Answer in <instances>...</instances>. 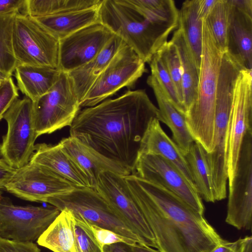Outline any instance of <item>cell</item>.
Instances as JSON below:
<instances>
[{
	"mask_svg": "<svg viewBox=\"0 0 252 252\" xmlns=\"http://www.w3.org/2000/svg\"><path fill=\"white\" fill-rule=\"evenodd\" d=\"M159 112L144 90H128L79 111L70 136L130 169L132 173L141 142L151 121Z\"/></svg>",
	"mask_w": 252,
	"mask_h": 252,
	"instance_id": "obj_1",
	"label": "cell"
},
{
	"mask_svg": "<svg viewBox=\"0 0 252 252\" xmlns=\"http://www.w3.org/2000/svg\"><path fill=\"white\" fill-rule=\"evenodd\" d=\"M125 179L159 252H210L224 241L203 214L174 193L134 175Z\"/></svg>",
	"mask_w": 252,
	"mask_h": 252,
	"instance_id": "obj_2",
	"label": "cell"
},
{
	"mask_svg": "<svg viewBox=\"0 0 252 252\" xmlns=\"http://www.w3.org/2000/svg\"><path fill=\"white\" fill-rule=\"evenodd\" d=\"M173 0H102L98 21L149 63L178 27Z\"/></svg>",
	"mask_w": 252,
	"mask_h": 252,
	"instance_id": "obj_3",
	"label": "cell"
},
{
	"mask_svg": "<svg viewBox=\"0 0 252 252\" xmlns=\"http://www.w3.org/2000/svg\"><path fill=\"white\" fill-rule=\"evenodd\" d=\"M222 52L203 20L202 50L196 100L185 116L194 141L208 153L214 148L215 98Z\"/></svg>",
	"mask_w": 252,
	"mask_h": 252,
	"instance_id": "obj_4",
	"label": "cell"
},
{
	"mask_svg": "<svg viewBox=\"0 0 252 252\" xmlns=\"http://www.w3.org/2000/svg\"><path fill=\"white\" fill-rule=\"evenodd\" d=\"M46 203L60 211L68 210L90 225L110 230L141 244L137 236L95 189L74 188L68 192L49 198Z\"/></svg>",
	"mask_w": 252,
	"mask_h": 252,
	"instance_id": "obj_5",
	"label": "cell"
},
{
	"mask_svg": "<svg viewBox=\"0 0 252 252\" xmlns=\"http://www.w3.org/2000/svg\"><path fill=\"white\" fill-rule=\"evenodd\" d=\"M7 130L0 145V155L11 167L27 164L34 151L38 137L35 131L33 101L27 96L16 99L3 116Z\"/></svg>",
	"mask_w": 252,
	"mask_h": 252,
	"instance_id": "obj_6",
	"label": "cell"
},
{
	"mask_svg": "<svg viewBox=\"0 0 252 252\" xmlns=\"http://www.w3.org/2000/svg\"><path fill=\"white\" fill-rule=\"evenodd\" d=\"M12 44L18 64L58 69L59 40L33 18L17 14Z\"/></svg>",
	"mask_w": 252,
	"mask_h": 252,
	"instance_id": "obj_7",
	"label": "cell"
},
{
	"mask_svg": "<svg viewBox=\"0 0 252 252\" xmlns=\"http://www.w3.org/2000/svg\"><path fill=\"white\" fill-rule=\"evenodd\" d=\"M146 70L145 63L124 42L86 94L80 107L94 106L123 88H133Z\"/></svg>",
	"mask_w": 252,
	"mask_h": 252,
	"instance_id": "obj_8",
	"label": "cell"
},
{
	"mask_svg": "<svg viewBox=\"0 0 252 252\" xmlns=\"http://www.w3.org/2000/svg\"><path fill=\"white\" fill-rule=\"evenodd\" d=\"M80 103L67 73L46 94L33 101V116L37 137L71 125L80 111Z\"/></svg>",
	"mask_w": 252,
	"mask_h": 252,
	"instance_id": "obj_9",
	"label": "cell"
},
{
	"mask_svg": "<svg viewBox=\"0 0 252 252\" xmlns=\"http://www.w3.org/2000/svg\"><path fill=\"white\" fill-rule=\"evenodd\" d=\"M60 212L53 206L15 205L0 192V238L33 242L47 229Z\"/></svg>",
	"mask_w": 252,
	"mask_h": 252,
	"instance_id": "obj_10",
	"label": "cell"
},
{
	"mask_svg": "<svg viewBox=\"0 0 252 252\" xmlns=\"http://www.w3.org/2000/svg\"><path fill=\"white\" fill-rule=\"evenodd\" d=\"M252 130V70L242 69L237 78L225 141L228 182L233 179L244 138Z\"/></svg>",
	"mask_w": 252,
	"mask_h": 252,
	"instance_id": "obj_11",
	"label": "cell"
},
{
	"mask_svg": "<svg viewBox=\"0 0 252 252\" xmlns=\"http://www.w3.org/2000/svg\"><path fill=\"white\" fill-rule=\"evenodd\" d=\"M95 189L137 236L141 245L158 248L155 236L136 203L125 177L103 172L99 176Z\"/></svg>",
	"mask_w": 252,
	"mask_h": 252,
	"instance_id": "obj_12",
	"label": "cell"
},
{
	"mask_svg": "<svg viewBox=\"0 0 252 252\" xmlns=\"http://www.w3.org/2000/svg\"><path fill=\"white\" fill-rule=\"evenodd\" d=\"M234 85L229 80L218 82L215 98L214 148L207 158L211 174L216 201L226 197L228 181L225 160V141Z\"/></svg>",
	"mask_w": 252,
	"mask_h": 252,
	"instance_id": "obj_13",
	"label": "cell"
},
{
	"mask_svg": "<svg viewBox=\"0 0 252 252\" xmlns=\"http://www.w3.org/2000/svg\"><path fill=\"white\" fill-rule=\"evenodd\" d=\"M229 183L225 221L238 229L252 225V130L242 142L234 176Z\"/></svg>",
	"mask_w": 252,
	"mask_h": 252,
	"instance_id": "obj_14",
	"label": "cell"
},
{
	"mask_svg": "<svg viewBox=\"0 0 252 252\" xmlns=\"http://www.w3.org/2000/svg\"><path fill=\"white\" fill-rule=\"evenodd\" d=\"M99 21L59 40L58 69L68 73L95 58L114 37Z\"/></svg>",
	"mask_w": 252,
	"mask_h": 252,
	"instance_id": "obj_15",
	"label": "cell"
},
{
	"mask_svg": "<svg viewBox=\"0 0 252 252\" xmlns=\"http://www.w3.org/2000/svg\"><path fill=\"white\" fill-rule=\"evenodd\" d=\"M132 175L164 187L196 212L203 214L202 199L195 188L173 164L163 158L154 155H139Z\"/></svg>",
	"mask_w": 252,
	"mask_h": 252,
	"instance_id": "obj_16",
	"label": "cell"
},
{
	"mask_svg": "<svg viewBox=\"0 0 252 252\" xmlns=\"http://www.w3.org/2000/svg\"><path fill=\"white\" fill-rule=\"evenodd\" d=\"M74 188L48 168L30 161L16 170L5 189L22 199L46 202L49 198L68 192Z\"/></svg>",
	"mask_w": 252,
	"mask_h": 252,
	"instance_id": "obj_17",
	"label": "cell"
},
{
	"mask_svg": "<svg viewBox=\"0 0 252 252\" xmlns=\"http://www.w3.org/2000/svg\"><path fill=\"white\" fill-rule=\"evenodd\" d=\"M229 1L226 52L244 69L252 70V0Z\"/></svg>",
	"mask_w": 252,
	"mask_h": 252,
	"instance_id": "obj_18",
	"label": "cell"
},
{
	"mask_svg": "<svg viewBox=\"0 0 252 252\" xmlns=\"http://www.w3.org/2000/svg\"><path fill=\"white\" fill-rule=\"evenodd\" d=\"M59 143L85 175L91 188L96 189L99 176L103 172H111L124 177L132 174L128 168L104 157L75 138H64Z\"/></svg>",
	"mask_w": 252,
	"mask_h": 252,
	"instance_id": "obj_19",
	"label": "cell"
},
{
	"mask_svg": "<svg viewBox=\"0 0 252 252\" xmlns=\"http://www.w3.org/2000/svg\"><path fill=\"white\" fill-rule=\"evenodd\" d=\"M140 154L158 156L166 159L195 188L185 156L163 130L158 119H153L149 124L141 142Z\"/></svg>",
	"mask_w": 252,
	"mask_h": 252,
	"instance_id": "obj_20",
	"label": "cell"
},
{
	"mask_svg": "<svg viewBox=\"0 0 252 252\" xmlns=\"http://www.w3.org/2000/svg\"><path fill=\"white\" fill-rule=\"evenodd\" d=\"M30 162L41 165L63 178L74 188H90L88 179L59 143L35 145Z\"/></svg>",
	"mask_w": 252,
	"mask_h": 252,
	"instance_id": "obj_21",
	"label": "cell"
},
{
	"mask_svg": "<svg viewBox=\"0 0 252 252\" xmlns=\"http://www.w3.org/2000/svg\"><path fill=\"white\" fill-rule=\"evenodd\" d=\"M147 83L152 89L158 104L159 122L168 126L172 134V140L185 156L194 140L187 126L185 116L174 106L153 76H148Z\"/></svg>",
	"mask_w": 252,
	"mask_h": 252,
	"instance_id": "obj_22",
	"label": "cell"
},
{
	"mask_svg": "<svg viewBox=\"0 0 252 252\" xmlns=\"http://www.w3.org/2000/svg\"><path fill=\"white\" fill-rule=\"evenodd\" d=\"M123 43V40L115 35L95 58L80 67L67 73L80 105L96 79Z\"/></svg>",
	"mask_w": 252,
	"mask_h": 252,
	"instance_id": "obj_23",
	"label": "cell"
},
{
	"mask_svg": "<svg viewBox=\"0 0 252 252\" xmlns=\"http://www.w3.org/2000/svg\"><path fill=\"white\" fill-rule=\"evenodd\" d=\"M99 6L33 18L60 40L99 21Z\"/></svg>",
	"mask_w": 252,
	"mask_h": 252,
	"instance_id": "obj_24",
	"label": "cell"
},
{
	"mask_svg": "<svg viewBox=\"0 0 252 252\" xmlns=\"http://www.w3.org/2000/svg\"><path fill=\"white\" fill-rule=\"evenodd\" d=\"M58 69L17 64L15 75L20 91L32 101L47 93L58 80Z\"/></svg>",
	"mask_w": 252,
	"mask_h": 252,
	"instance_id": "obj_25",
	"label": "cell"
},
{
	"mask_svg": "<svg viewBox=\"0 0 252 252\" xmlns=\"http://www.w3.org/2000/svg\"><path fill=\"white\" fill-rule=\"evenodd\" d=\"M170 40L175 45L180 58L183 103L186 115L197 98L199 69L196 65L183 33L179 28L174 31Z\"/></svg>",
	"mask_w": 252,
	"mask_h": 252,
	"instance_id": "obj_26",
	"label": "cell"
},
{
	"mask_svg": "<svg viewBox=\"0 0 252 252\" xmlns=\"http://www.w3.org/2000/svg\"><path fill=\"white\" fill-rule=\"evenodd\" d=\"M37 243L53 252H77L72 214L68 210L61 211Z\"/></svg>",
	"mask_w": 252,
	"mask_h": 252,
	"instance_id": "obj_27",
	"label": "cell"
},
{
	"mask_svg": "<svg viewBox=\"0 0 252 252\" xmlns=\"http://www.w3.org/2000/svg\"><path fill=\"white\" fill-rule=\"evenodd\" d=\"M199 0L184 1L178 12V27L200 69L202 50V20L198 14Z\"/></svg>",
	"mask_w": 252,
	"mask_h": 252,
	"instance_id": "obj_28",
	"label": "cell"
},
{
	"mask_svg": "<svg viewBox=\"0 0 252 252\" xmlns=\"http://www.w3.org/2000/svg\"><path fill=\"white\" fill-rule=\"evenodd\" d=\"M185 157L200 197L206 202H214L215 192L207 152L199 143L194 141Z\"/></svg>",
	"mask_w": 252,
	"mask_h": 252,
	"instance_id": "obj_29",
	"label": "cell"
},
{
	"mask_svg": "<svg viewBox=\"0 0 252 252\" xmlns=\"http://www.w3.org/2000/svg\"><path fill=\"white\" fill-rule=\"evenodd\" d=\"M102 0H26L23 14L44 17L98 6Z\"/></svg>",
	"mask_w": 252,
	"mask_h": 252,
	"instance_id": "obj_30",
	"label": "cell"
},
{
	"mask_svg": "<svg viewBox=\"0 0 252 252\" xmlns=\"http://www.w3.org/2000/svg\"><path fill=\"white\" fill-rule=\"evenodd\" d=\"M17 14L0 15V70L10 75L18 64L12 44L13 28Z\"/></svg>",
	"mask_w": 252,
	"mask_h": 252,
	"instance_id": "obj_31",
	"label": "cell"
},
{
	"mask_svg": "<svg viewBox=\"0 0 252 252\" xmlns=\"http://www.w3.org/2000/svg\"><path fill=\"white\" fill-rule=\"evenodd\" d=\"M230 3L229 0H218L206 21L220 50L226 51Z\"/></svg>",
	"mask_w": 252,
	"mask_h": 252,
	"instance_id": "obj_32",
	"label": "cell"
},
{
	"mask_svg": "<svg viewBox=\"0 0 252 252\" xmlns=\"http://www.w3.org/2000/svg\"><path fill=\"white\" fill-rule=\"evenodd\" d=\"M148 63L151 68V75L157 80L174 106L185 116V109L179 98L174 83L158 52Z\"/></svg>",
	"mask_w": 252,
	"mask_h": 252,
	"instance_id": "obj_33",
	"label": "cell"
},
{
	"mask_svg": "<svg viewBox=\"0 0 252 252\" xmlns=\"http://www.w3.org/2000/svg\"><path fill=\"white\" fill-rule=\"evenodd\" d=\"M158 52L164 63L175 87L179 98L184 107L182 84L181 66L176 47L174 43L170 40L167 41Z\"/></svg>",
	"mask_w": 252,
	"mask_h": 252,
	"instance_id": "obj_34",
	"label": "cell"
},
{
	"mask_svg": "<svg viewBox=\"0 0 252 252\" xmlns=\"http://www.w3.org/2000/svg\"><path fill=\"white\" fill-rule=\"evenodd\" d=\"M73 216L77 252H103V248L97 240L90 224L81 217Z\"/></svg>",
	"mask_w": 252,
	"mask_h": 252,
	"instance_id": "obj_35",
	"label": "cell"
},
{
	"mask_svg": "<svg viewBox=\"0 0 252 252\" xmlns=\"http://www.w3.org/2000/svg\"><path fill=\"white\" fill-rule=\"evenodd\" d=\"M18 96L17 88L11 77L0 83V121Z\"/></svg>",
	"mask_w": 252,
	"mask_h": 252,
	"instance_id": "obj_36",
	"label": "cell"
},
{
	"mask_svg": "<svg viewBox=\"0 0 252 252\" xmlns=\"http://www.w3.org/2000/svg\"><path fill=\"white\" fill-rule=\"evenodd\" d=\"M100 245H109L117 243H125L129 245L136 244L134 241L120 235L110 230L90 225Z\"/></svg>",
	"mask_w": 252,
	"mask_h": 252,
	"instance_id": "obj_37",
	"label": "cell"
},
{
	"mask_svg": "<svg viewBox=\"0 0 252 252\" xmlns=\"http://www.w3.org/2000/svg\"><path fill=\"white\" fill-rule=\"evenodd\" d=\"M0 252H40V250L33 242L0 238Z\"/></svg>",
	"mask_w": 252,
	"mask_h": 252,
	"instance_id": "obj_38",
	"label": "cell"
},
{
	"mask_svg": "<svg viewBox=\"0 0 252 252\" xmlns=\"http://www.w3.org/2000/svg\"><path fill=\"white\" fill-rule=\"evenodd\" d=\"M26 0H0V15L12 13L22 14Z\"/></svg>",
	"mask_w": 252,
	"mask_h": 252,
	"instance_id": "obj_39",
	"label": "cell"
},
{
	"mask_svg": "<svg viewBox=\"0 0 252 252\" xmlns=\"http://www.w3.org/2000/svg\"><path fill=\"white\" fill-rule=\"evenodd\" d=\"M16 170L9 166L3 159H0V189H5Z\"/></svg>",
	"mask_w": 252,
	"mask_h": 252,
	"instance_id": "obj_40",
	"label": "cell"
},
{
	"mask_svg": "<svg viewBox=\"0 0 252 252\" xmlns=\"http://www.w3.org/2000/svg\"><path fill=\"white\" fill-rule=\"evenodd\" d=\"M218 0H199L198 14L202 20H206L214 7Z\"/></svg>",
	"mask_w": 252,
	"mask_h": 252,
	"instance_id": "obj_41",
	"label": "cell"
},
{
	"mask_svg": "<svg viewBox=\"0 0 252 252\" xmlns=\"http://www.w3.org/2000/svg\"><path fill=\"white\" fill-rule=\"evenodd\" d=\"M240 243V239L233 242L226 240L217 245L210 252H237Z\"/></svg>",
	"mask_w": 252,
	"mask_h": 252,
	"instance_id": "obj_42",
	"label": "cell"
},
{
	"mask_svg": "<svg viewBox=\"0 0 252 252\" xmlns=\"http://www.w3.org/2000/svg\"><path fill=\"white\" fill-rule=\"evenodd\" d=\"M131 245L125 243H117L104 246L103 251V252H134Z\"/></svg>",
	"mask_w": 252,
	"mask_h": 252,
	"instance_id": "obj_43",
	"label": "cell"
},
{
	"mask_svg": "<svg viewBox=\"0 0 252 252\" xmlns=\"http://www.w3.org/2000/svg\"><path fill=\"white\" fill-rule=\"evenodd\" d=\"M237 252H252V236L240 238V243Z\"/></svg>",
	"mask_w": 252,
	"mask_h": 252,
	"instance_id": "obj_44",
	"label": "cell"
},
{
	"mask_svg": "<svg viewBox=\"0 0 252 252\" xmlns=\"http://www.w3.org/2000/svg\"><path fill=\"white\" fill-rule=\"evenodd\" d=\"M131 246L134 252H159L151 247L138 243L132 245Z\"/></svg>",
	"mask_w": 252,
	"mask_h": 252,
	"instance_id": "obj_45",
	"label": "cell"
},
{
	"mask_svg": "<svg viewBox=\"0 0 252 252\" xmlns=\"http://www.w3.org/2000/svg\"><path fill=\"white\" fill-rule=\"evenodd\" d=\"M11 75L6 74L0 70V83L11 77Z\"/></svg>",
	"mask_w": 252,
	"mask_h": 252,
	"instance_id": "obj_46",
	"label": "cell"
}]
</instances>
